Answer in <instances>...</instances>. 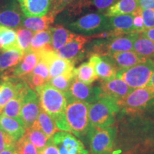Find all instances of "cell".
<instances>
[{
    "label": "cell",
    "instance_id": "cell-33",
    "mask_svg": "<svg viewBox=\"0 0 154 154\" xmlns=\"http://www.w3.org/2000/svg\"><path fill=\"white\" fill-rule=\"evenodd\" d=\"M24 90L20 92L19 94H17V96H15L13 99H11L5 105L2 110V112L3 115L16 119V120L19 121L21 124H22V122L20 119V112L21 109H22L23 94H24Z\"/></svg>",
    "mask_w": 154,
    "mask_h": 154
},
{
    "label": "cell",
    "instance_id": "cell-37",
    "mask_svg": "<svg viewBox=\"0 0 154 154\" xmlns=\"http://www.w3.org/2000/svg\"><path fill=\"white\" fill-rule=\"evenodd\" d=\"M16 151L18 154H39L36 146L25 135L16 143Z\"/></svg>",
    "mask_w": 154,
    "mask_h": 154
},
{
    "label": "cell",
    "instance_id": "cell-42",
    "mask_svg": "<svg viewBox=\"0 0 154 154\" xmlns=\"http://www.w3.org/2000/svg\"><path fill=\"white\" fill-rule=\"evenodd\" d=\"M76 0H52L51 9L49 12H51L53 15L57 17L63 9H64L67 6L74 2Z\"/></svg>",
    "mask_w": 154,
    "mask_h": 154
},
{
    "label": "cell",
    "instance_id": "cell-48",
    "mask_svg": "<svg viewBox=\"0 0 154 154\" xmlns=\"http://www.w3.org/2000/svg\"><path fill=\"white\" fill-rule=\"evenodd\" d=\"M0 154H18L16 151V149H7L4 150L2 152H0Z\"/></svg>",
    "mask_w": 154,
    "mask_h": 154
},
{
    "label": "cell",
    "instance_id": "cell-25",
    "mask_svg": "<svg viewBox=\"0 0 154 154\" xmlns=\"http://www.w3.org/2000/svg\"><path fill=\"white\" fill-rule=\"evenodd\" d=\"M133 51L141 57L154 61V42L144 36L143 33H138L135 38Z\"/></svg>",
    "mask_w": 154,
    "mask_h": 154
},
{
    "label": "cell",
    "instance_id": "cell-26",
    "mask_svg": "<svg viewBox=\"0 0 154 154\" xmlns=\"http://www.w3.org/2000/svg\"><path fill=\"white\" fill-rule=\"evenodd\" d=\"M24 53L21 49L5 50L0 52V76L6 71L16 66Z\"/></svg>",
    "mask_w": 154,
    "mask_h": 154
},
{
    "label": "cell",
    "instance_id": "cell-46",
    "mask_svg": "<svg viewBox=\"0 0 154 154\" xmlns=\"http://www.w3.org/2000/svg\"><path fill=\"white\" fill-rule=\"evenodd\" d=\"M137 2L141 9H154V0H137Z\"/></svg>",
    "mask_w": 154,
    "mask_h": 154
},
{
    "label": "cell",
    "instance_id": "cell-38",
    "mask_svg": "<svg viewBox=\"0 0 154 154\" xmlns=\"http://www.w3.org/2000/svg\"><path fill=\"white\" fill-rule=\"evenodd\" d=\"M32 74H36L44 79L47 82L49 80V69L47 60L43 57L40 55V59L37 64L34 67Z\"/></svg>",
    "mask_w": 154,
    "mask_h": 154
},
{
    "label": "cell",
    "instance_id": "cell-52",
    "mask_svg": "<svg viewBox=\"0 0 154 154\" xmlns=\"http://www.w3.org/2000/svg\"><path fill=\"white\" fill-rule=\"evenodd\" d=\"M105 154H113V153H105Z\"/></svg>",
    "mask_w": 154,
    "mask_h": 154
},
{
    "label": "cell",
    "instance_id": "cell-32",
    "mask_svg": "<svg viewBox=\"0 0 154 154\" xmlns=\"http://www.w3.org/2000/svg\"><path fill=\"white\" fill-rule=\"evenodd\" d=\"M74 73L77 79L88 85H91L95 81L99 79L93 64L89 61L82 63L79 67L74 68Z\"/></svg>",
    "mask_w": 154,
    "mask_h": 154
},
{
    "label": "cell",
    "instance_id": "cell-18",
    "mask_svg": "<svg viewBox=\"0 0 154 154\" xmlns=\"http://www.w3.org/2000/svg\"><path fill=\"white\" fill-rule=\"evenodd\" d=\"M99 88L103 94L112 98L117 102L126 97L133 90L126 82L118 78L101 81Z\"/></svg>",
    "mask_w": 154,
    "mask_h": 154
},
{
    "label": "cell",
    "instance_id": "cell-1",
    "mask_svg": "<svg viewBox=\"0 0 154 154\" xmlns=\"http://www.w3.org/2000/svg\"><path fill=\"white\" fill-rule=\"evenodd\" d=\"M89 105L77 100L67 101L64 119L58 130L69 132L78 138L87 136L91 126L88 116Z\"/></svg>",
    "mask_w": 154,
    "mask_h": 154
},
{
    "label": "cell",
    "instance_id": "cell-10",
    "mask_svg": "<svg viewBox=\"0 0 154 154\" xmlns=\"http://www.w3.org/2000/svg\"><path fill=\"white\" fill-rule=\"evenodd\" d=\"M24 17L17 0H0V26L16 29L22 26Z\"/></svg>",
    "mask_w": 154,
    "mask_h": 154
},
{
    "label": "cell",
    "instance_id": "cell-34",
    "mask_svg": "<svg viewBox=\"0 0 154 154\" xmlns=\"http://www.w3.org/2000/svg\"><path fill=\"white\" fill-rule=\"evenodd\" d=\"M37 122L48 138L52 137L55 133L59 131L52 117L50 116L47 112L42 110V109L38 116Z\"/></svg>",
    "mask_w": 154,
    "mask_h": 154
},
{
    "label": "cell",
    "instance_id": "cell-3",
    "mask_svg": "<svg viewBox=\"0 0 154 154\" xmlns=\"http://www.w3.org/2000/svg\"><path fill=\"white\" fill-rule=\"evenodd\" d=\"M34 90L38 94L42 110L52 117L56 124L62 120L67 106V100L64 94L48 83L38 86Z\"/></svg>",
    "mask_w": 154,
    "mask_h": 154
},
{
    "label": "cell",
    "instance_id": "cell-22",
    "mask_svg": "<svg viewBox=\"0 0 154 154\" xmlns=\"http://www.w3.org/2000/svg\"><path fill=\"white\" fill-rule=\"evenodd\" d=\"M0 128L17 142L26 134V128L16 119L0 114Z\"/></svg>",
    "mask_w": 154,
    "mask_h": 154
},
{
    "label": "cell",
    "instance_id": "cell-15",
    "mask_svg": "<svg viewBox=\"0 0 154 154\" xmlns=\"http://www.w3.org/2000/svg\"><path fill=\"white\" fill-rule=\"evenodd\" d=\"M40 59V54L32 50L26 52L16 66L6 71L0 76H13L23 78L32 73Z\"/></svg>",
    "mask_w": 154,
    "mask_h": 154
},
{
    "label": "cell",
    "instance_id": "cell-51",
    "mask_svg": "<svg viewBox=\"0 0 154 154\" xmlns=\"http://www.w3.org/2000/svg\"><path fill=\"white\" fill-rule=\"evenodd\" d=\"M2 51V47H1V45H0V52Z\"/></svg>",
    "mask_w": 154,
    "mask_h": 154
},
{
    "label": "cell",
    "instance_id": "cell-40",
    "mask_svg": "<svg viewBox=\"0 0 154 154\" xmlns=\"http://www.w3.org/2000/svg\"><path fill=\"white\" fill-rule=\"evenodd\" d=\"M92 8H95L99 13L105 14L109 7L116 3L119 0H89Z\"/></svg>",
    "mask_w": 154,
    "mask_h": 154
},
{
    "label": "cell",
    "instance_id": "cell-6",
    "mask_svg": "<svg viewBox=\"0 0 154 154\" xmlns=\"http://www.w3.org/2000/svg\"><path fill=\"white\" fill-rule=\"evenodd\" d=\"M154 72V61L147 59L145 61L117 72L116 78L126 82L132 89L148 86Z\"/></svg>",
    "mask_w": 154,
    "mask_h": 154
},
{
    "label": "cell",
    "instance_id": "cell-43",
    "mask_svg": "<svg viewBox=\"0 0 154 154\" xmlns=\"http://www.w3.org/2000/svg\"><path fill=\"white\" fill-rule=\"evenodd\" d=\"M23 79L26 81V82L27 83L28 85L30 86L31 88H32L33 89H35L38 86H41L44 84H45L46 83H47L44 79L42 78L40 76L36 74H33L32 73H30L29 74L26 75V76L23 77Z\"/></svg>",
    "mask_w": 154,
    "mask_h": 154
},
{
    "label": "cell",
    "instance_id": "cell-49",
    "mask_svg": "<svg viewBox=\"0 0 154 154\" xmlns=\"http://www.w3.org/2000/svg\"><path fill=\"white\" fill-rule=\"evenodd\" d=\"M148 86H149L150 87H151L152 88H153V90L154 91V72H153V75H152L151 79V80H150V82H149V84H148Z\"/></svg>",
    "mask_w": 154,
    "mask_h": 154
},
{
    "label": "cell",
    "instance_id": "cell-44",
    "mask_svg": "<svg viewBox=\"0 0 154 154\" xmlns=\"http://www.w3.org/2000/svg\"><path fill=\"white\" fill-rule=\"evenodd\" d=\"M141 15L143 19L146 29L154 27V10L153 9H142Z\"/></svg>",
    "mask_w": 154,
    "mask_h": 154
},
{
    "label": "cell",
    "instance_id": "cell-23",
    "mask_svg": "<svg viewBox=\"0 0 154 154\" xmlns=\"http://www.w3.org/2000/svg\"><path fill=\"white\" fill-rule=\"evenodd\" d=\"M56 17L51 12H49L42 17H24L22 22V26L32 32H42L49 29L54 23Z\"/></svg>",
    "mask_w": 154,
    "mask_h": 154
},
{
    "label": "cell",
    "instance_id": "cell-50",
    "mask_svg": "<svg viewBox=\"0 0 154 154\" xmlns=\"http://www.w3.org/2000/svg\"><path fill=\"white\" fill-rule=\"evenodd\" d=\"M2 79L0 78V86H1V84H2Z\"/></svg>",
    "mask_w": 154,
    "mask_h": 154
},
{
    "label": "cell",
    "instance_id": "cell-27",
    "mask_svg": "<svg viewBox=\"0 0 154 154\" xmlns=\"http://www.w3.org/2000/svg\"><path fill=\"white\" fill-rule=\"evenodd\" d=\"M138 7L137 0H119L105 13L108 17L133 14Z\"/></svg>",
    "mask_w": 154,
    "mask_h": 154
},
{
    "label": "cell",
    "instance_id": "cell-4",
    "mask_svg": "<svg viewBox=\"0 0 154 154\" xmlns=\"http://www.w3.org/2000/svg\"><path fill=\"white\" fill-rule=\"evenodd\" d=\"M66 26L74 33L87 36L111 30L109 17L99 12L87 13Z\"/></svg>",
    "mask_w": 154,
    "mask_h": 154
},
{
    "label": "cell",
    "instance_id": "cell-30",
    "mask_svg": "<svg viewBox=\"0 0 154 154\" xmlns=\"http://www.w3.org/2000/svg\"><path fill=\"white\" fill-rule=\"evenodd\" d=\"M25 136L36 146L38 151H41L42 150L44 149V148L47 145L48 139H49L46 134L43 132V131L42 130L37 121L32 125V126L26 130Z\"/></svg>",
    "mask_w": 154,
    "mask_h": 154
},
{
    "label": "cell",
    "instance_id": "cell-29",
    "mask_svg": "<svg viewBox=\"0 0 154 154\" xmlns=\"http://www.w3.org/2000/svg\"><path fill=\"white\" fill-rule=\"evenodd\" d=\"M30 50L36 52L53 50L51 46V34L49 29L34 34L31 43Z\"/></svg>",
    "mask_w": 154,
    "mask_h": 154
},
{
    "label": "cell",
    "instance_id": "cell-35",
    "mask_svg": "<svg viewBox=\"0 0 154 154\" xmlns=\"http://www.w3.org/2000/svg\"><path fill=\"white\" fill-rule=\"evenodd\" d=\"M75 77L74 72L67 74H61L59 76H55L54 78L49 79L48 81V84H50L54 88L65 94L68 91L72 84V81Z\"/></svg>",
    "mask_w": 154,
    "mask_h": 154
},
{
    "label": "cell",
    "instance_id": "cell-31",
    "mask_svg": "<svg viewBox=\"0 0 154 154\" xmlns=\"http://www.w3.org/2000/svg\"><path fill=\"white\" fill-rule=\"evenodd\" d=\"M0 45L2 51L20 49L17 41V32L14 29L0 26Z\"/></svg>",
    "mask_w": 154,
    "mask_h": 154
},
{
    "label": "cell",
    "instance_id": "cell-41",
    "mask_svg": "<svg viewBox=\"0 0 154 154\" xmlns=\"http://www.w3.org/2000/svg\"><path fill=\"white\" fill-rule=\"evenodd\" d=\"M142 9L139 7L133 13L134 14V31L137 33H143L146 30L143 19L141 15Z\"/></svg>",
    "mask_w": 154,
    "mask_h": 154
},
{
    "label": "cell",
    "instance_id": "cell-17",
    "mask_svg": "<svg viewBox=\"0 0 154 154\" xmlns=\"http://www.w3.org/2000/svg\"><path fill=\"white\" fill-rule=\"evenodd\" d=\"M88 61L93 64L96 74L101 81L116 78L118 70L109 55L93 54L90 56Z\"/></svg>",
    "mask_w": 154,
    "mask_h": 154
},
{
    "label": "cell",
    "instance_id": "cell-16",
    "mask_svg": "<svg viewBox=\"0 0 154 154\" xmlns=\"http://www.w3.org/2000/svg\"><path fill=\"white\" fill-rule=\"evenodd\" d=\"M46 59L49 69V79L59 75L73 72L75 65L72 61L59 57L54 51H44L38 52Z\"/></svg>",
    "mask_w": 154,
    "mask_h": 154
},
{
    "label": "cell",
    "instance_id": "cell-21",
    "mask_svg": "<svg viewBox=\"0 0 154 154\" xmlns=\"http://www.w3.org/2000/svg\"><path fill=\"white\" fill-rule=\"evenodd\" d=\"M109 56L112 59L118 71L129 69L135 65L143 62L147 59L138 55L134 51L113 53Z\"/></svg>",
    "mask_w": 154,
    "mask_h": 154
},
{
    "label": "cell",
    "instance_id": "cell-24",
    "mask_svg": "<svg viewBox=\"0 0 154 154\" xmlns=\"http://www.w3.org/2000/svg\"><path fill=\"white\" fill-rule=\"evenodd\" d=\"M51 34V46L53 50L57 51L72 39L76 34L67 29L62 25L55 24L49 27Z\"/></svg>",
    "mask_w": 154,
    "mask_h": 154
},
{
    "label": "cell",
    "instance_id": "cell-13",
    "mask_svg": "<svg viewBox=\"0 0 154 154\" xmlns=\"http://www.w3.org/2000/svg\"><path fill=\"white\" fill-rule=\"evenodd\" d=\"M2 80L0 86V114L5 105L11 99L29 86L23 78L13 76H0Z\"/></svg>",
    "mask_w": 154,
    "mask_h": 154
},
{
    "label": "cell",
    "instance_id": "cell-9",
    "mask_svg": "<svg viewBox=\"0 0 154 154\" xmlns=\"http://www.w3.org/2000/svg\"><path fill=\"white\" fill-rule=\"evenodd\" d=\"M89 41V36L76 34L71 41L55 51V53L59 57L72 61L75 65L87 56L85 47Z\"/></svg>",
    "mask_w": 154,
    "mask_h": 154
},
{
    "label": "cell",
    "instance_id": "cell-12",
    "mask_svg": "<svg viewBox=\"0 0 154 154\" xmlns=\"http://www.w3.org/2000/svg\"><path fill=\"white\" fill-rule=\"evenodd\" d=\"M100 93L99 86L94 87L79 81L74 77L68 91L64 94L67 101L77 100L91 104L98 99Z\"/></svg>",
    "mask_w": 154,
    "mask_h": 154
},
{
    "label": "cell",
    "instance_id": "cell-20",
    "mask_svg": "<svg viewBox=\"0 0 154 154\" xmlns=\"http://www.w3.org/2000/svg\"><path fill=\"white\" fill-rule=\"evenodd\" d=\"M138 34L137 32H132L109 38L107 44L109 55L113 53L133 51L134 42Z\"/></svg>",
    "mask_w": 154,
    "mask_h": 154
},
{
    "label": "cell",
    "instance_id": "cell-36",
    "mask_svg": "<svg viewBox=\"0 0 154 154\" xmlns=\"http://www.w3.org/2000/svg\"><path fill=\"white\" fill-rule=\"evenodd\" d=\"M16 32L19 47L25 54L29 51L31 49V43L34 35V32L21 26L16 29Z\"/></svg>",
    "mask_w": 154,
    "mask_h": 154
},
{
    "label": "cell",
    "instance_id": "cell-11",
    "mask_svg": "<svg viewBox=\"0 0 154 154\" xmlns=\"http://www.w3.org/2000/svg\"><path fill=\"white\" fill-rule=\"evenodd\" d=\"M52 138L59 154H88L82 142L71 133L58 131Z\"/></svg>",
    "mask_w": 154,
    "mask_h": 154
},
{
    "label": "cell",
    "instance_id": "cell-2",
    "mask_svg": "<svg viewBox=\"0 0 154 154\" xmlns=\"http://www.w3.org/2000/svg\"><path fill=\"white\" fill-rule=\"evenodd\" d=\"M119 111L120 108L118 102L106 95L100 89L98 99L89 105L88 116L90 123L96 128L113 126L116 116Z\"/></svg>",
    "mask_w": 154,
    "mask_h": 154
},
{
    "label": "cell",
    "instance_id": "cell-47",
    "mask_svg": "<svg viewBox=\"0 0 154 154\" xmlns=\"http://www.w3.org/2000/svg\"><path fill=\"white\" fill-rule=\"evenodd\" d=\"M143 34L148 38L151 39V41L154 42V27L149 29H146L143 32Z\"/></svg>",
    "mask_w": 154,
    "mask_h": 154
},
{
    "label": "cell",
    "instance_id": "cell-45",
    "mask_svg": "<svg viewBox=\"0 0 154 154\" xmlns=\"http://www.w3.org/2000/svg\"><path fill=\"white\" fill-rule=\"evenodd\" d=\"M39 154H59V150L54 143L53 138H49L47 140V145L43 150L39 151Z\"/></svg>",
    "mask_w": 154,
    "mask_h": 154
},
{
    "label": "cell",
    "instance_id": "cell-28",
    "mask_svg": "<svg viewBox=\"0 0 154 154\" xmlns=\"http://www.w3.org/2000/svg\"><path fill=\"white\" fill-rule=\"evenodd\" d=\"M111 30L124 34L132 33L134 31V14H124L109 17Z\"/></svg>",
    "mask_w": 154,
    "mask_h": 154
},
{
    "label": "cell",
    "instance_id": "cell-8",
    "mask_svg": "<svg viewBox=\"0 0 154 154\" xmlns=\"http://www.w3.org/2000/svg\"><path fill=\"white\" fill-rule=\"evenodd\" d=\"M41 111L39 99L35 90L29 86L25 88L23 94L22 105L20 112V119L26 129L32 126L37 121Z\"/></svg>",
    "mask_w": 154,
    "mask_h": 154
},
{
    "label": "cell",
    "instance_id": "cell-7",
    "mask_svg": "<svg viewBox=\"0 0 154 154\" xmlns=\"http://www.w3.org/2000/svg\"><path fill=\"white\" fill-rule=\"evenodd\" d=\"M87 136L91 154L113 153L116 136L113 126L103 128H96L91 126Z\"/></svg>",
    "mask_w": 154,
    "mask_h": 154
},
{
    "label": "cell",
    "instance_id": "cell-39",
    "mask_svg": "<svg viewBox=\"0 0 154 154\" xmlns=\"http://www.w3.org/2000/svg\"><path fill=\"white\" fill-rule=\"evenodd\" d=\"M16 143L10 136L0 128V152L4 150L16 149Z\"/></svg>",
    "mask_w": 154,
    "mask_h": 154
},
{
    "label": "cell",
    "instance_id": "cell-14",
    "mask_svg": "<svg viewBox=\"0 0 154 154\" xmlns=\"http://www.w3.org/2000/svg\"><path fill=\"white\" fill-rule=\"evenodd\" d=\"M89 0H76L63 9L56 17L54 23L59 25H67L76 20L77 17H80L84 13L91 9Z\"/></svg>",
    "mask_w": 154,
    "mask_h": 154
},
{
    "label": "cell",
    "instance_id": "cell-5",
    "mask_svg": "<svg viewBox=\"0 0 154 154\" xmlns=\"http://www.w3.org/2000/svg\"><path fill=\"white\" fill-rule=\"evenodd\" d=\"M120 110L128 114L143 113L154 106V91L149 86L133 89L118 102Z\"/></svg>",
    "mask_w": 154,
    "mask_h": 154
},
{
    "label": "cell",
    "instance_id": "cell-19",
    "mask_svg": "<svg viewBox=\"0 0 154 154\" xmlns=\"http://www.w3.org/2000/svg\"><path fill=\"white\" fill-rule=\"evenodd\" d=\"M26 17H42L49 12L52 0H17Z\"/></svg>",
    "mask_w": 154,
    "mask_h": 154
}]
</instances>
